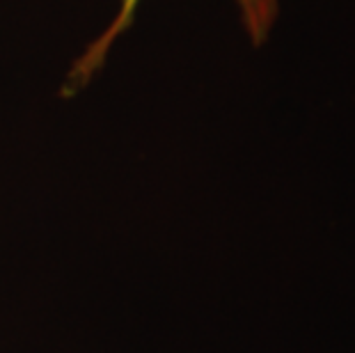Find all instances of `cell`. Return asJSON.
Returning <instances> with one entry per match:
<instances>
[{
  "instance_id": "6da1fadb",
  "label": "cell",
  "mask_w": 355,
  "mask_h": 353,
  "mask_svg": "<svg viewBox=\"0 0 355 353\" xmlns=\"http://www.w3.org/2000/svg\"><path fill=\"white\" fill-rule=\"evenodd\" d=\"M279 3L282 0H236L241 24L254 46H261L268 40L279 17Z\"/></svg>"
}]
</instances>
